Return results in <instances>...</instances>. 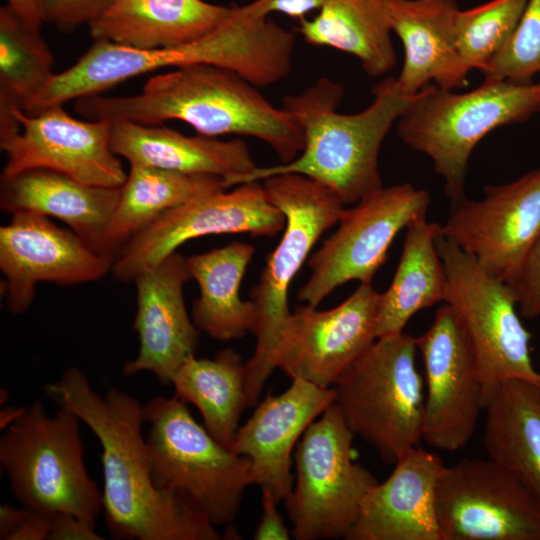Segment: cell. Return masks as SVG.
<instances>
[{"instance_id": "obj_1", "label": "cell", "mask_w": 540, "mask_h": 540, "mask_svg": "<svg viewBox=\"0 0 540 540\" xmlns=\"http://www.w3.org/2000/svg\"><path fill=\"white\" fill-rule=\"evenodd\" d=\"M44 391L75 413L102 447L103 510L110 534L133 540H219L200 511L152 476L143 435V405L113 388L99 394L80 369L70 367Z\"/></svg>"}, {"instance_id": "obj_2", "label": "cell", "mask_w": 540, "mask_h": 540, "mask_svg": "<svg viewBox=\"0 0 540 540\" xmlns=\"http://www.w3.org/2000/svg\"><path fill=\"white\" fill-rule=\"evenodd\" d=\"M295 44V35L269 17L254 15L245 5L231 6L212 31L183 45L142 50L95 41L77 62L54 74L23 110L36 115L151 71L192 64L220 66L258 88L268 87L290 74Z\"/></svg>"}, {"instance_id": "obj_3", "label": "cell", "mask_w": 540, "mask_h": 540, "mask_svg": "<svg viewBox=\"0 0 540 540\" xmlns=\"http://www.w3.org/2000/svg\"><path fill=\"white\" fill-rule=\"evenodd\" d=\"M258 89L232 70L192 64L150 77L138 94L91 95L75 100L74 108L93 121L158 125L179 120L204 136L254 137L268 144L282 163L290 162L304 148L303 133L283 107H275Z\"/></svg>"}, {"instance_id": "obj_4", "label": "cell", "mask_w": 540, "mask_h": 540, "mask_svg": "<svg viewBox=\"0 0 540 540\" xmlns=\"http://www.w3.org/2000/svg\"><path fill=\"white\" fill-rule=\"evenodd\" d=\"M343 94L340 83L321 77L302 92L285 97L282 107L304 136L302 152L290 162L257 166L225 180V188L293 173L324 184L347 205L383 186L378 168L381 146L418 93L405 94L396 77L388 76L372 89L371 104L355 114L337 111Z\"/></svg>"}, {"instance_id": "obj_5", "label": "cell", "mask_w": 540, "mask_h": 540, "mask_svg": "<svg viewBox=\"0 0 540 540\" xmlns=\"http://www.w3.org/2000/svg\"><path fill=\"white\" fill-rule=\"evenodd\" d=\"M540 112V80L484 78L477 88L456 93L430 84L397 121L399 138L426 155L444 181L451 207L465 194L470 156L492 130L521 123Z\"/></svg>"}, {"instance_id": "obj_6", "label": "cell", "mask_w": 540, "mask_h": 540, "mask_svg": "<svg viewBox=\"0 0 540 540\" xmlns=\"http://www.w3.org/2000/svg\"><path fill=\"white\" fill-rule=\"evenodd\" d=\"M269 200L284 214L282 238L251 290L258 313L256 346L245 363L247 406L258 403L291 311L288 289L321 235L338 224L345 204L324 184L300 174H280L261 181Z\"/></svg>"}, {"instance_id": "obj_7", "label": "cell", "mask_w": 540, "mask_h": 540, "mask_svg": "<svg viewBox=\"0 0 540 540\" xmlns=\"http://www.w3.org/2000/svg\"><path fill=\"white\" fill-rule=\"evenodd\" d=\"M80 418L59 407L50 416L39 401L0 438V464L22 507L53 516L72 514L95 523L103 495L84 463Z\"/></svg>"}, {"instance_id": "obj_8", "label": "cell", "mask_w": 540, "mask_h": 540, "mask_svg": "<svg viewBox=\"0 0 540 540\" xmlns=\"http://www.w3.org/2000/svg\"><path fill=\"white\" fill-rule=\"evenodd\" d=\"M417 351L416 338L405 332L377 338L332 385L347 427L387 465L422 442L425 394Z\"/></svg>"}, {"instance_id": "obj_9", "label": "cell", "mask_w": 540, "mask_h": 540, "mask_svg": "<svg viewBox=\"0 0 540 540\" xmlns=\"http://www.w3.org/2000/svg\"><path fill=\"white\" fill-rule=\"evenodd\" d=\"M143 412L156 485L181 496L214 526L231 523L254 484L249 459L221 445L176 396H155Z\"/></svg>"}, {"instance_id": "obj_10", "label": "cell", "mask_w": 540, "mask_h": 540, "mask_svg": "<svg viewBox=\"0 0 540 540\" xmlns=\"http://www.w3.org/2000/svg\"><path fill=\"white\" fill-rule=\"evenodd\" d=\"M436 245L448 277L444 303L451 308L471 347L485 404L508 380H522L540 388V372L530 356L531 334L522 324L512 289L442 234Z\"/></svg>"}, {"instance_id": "obj_11", "label": "cell", "mask_w": 540, "mask_h": 540, "mask_svg": "<svg viewBox=\"0 0 540 540\" xmlns=\"http://www.w3.org/2000/svg\"><path fill=\"white\" fill-rule=\"evenodd\" d=\"M353 438L332 403L297 443L296 483L284 499L295 539H346L362 498L378 482L354 461Z\"/></svg>"}, {"instance_id": "obj_12", "label": "cell", "mask_w": 540, "mask_h": 540, "mask_svg": "<svg viewBox=\"0 0 540 540\" xmlns=\"http://www.w3.org/2000/svg\"><path fill=\"white\" fill-rule=\"evenodd\" d=\"M430 195L410 183L381 186L345 209L336 231L311 255L298 300L317 307L349 281L371 284L396 235L426 216Z\"/></svg>"}, {"instance_id": "obj_13", "label": "cell", "mask_w": 540, "mask_h": 540, "mask_svg": "<svg viewBox=\"0 0 540 540\" xmlns=\"http://www.w3.org/2000/svg\"><path fill=\"white\" fill-rule=\"evenodd\" d=\"M226 190L200 195L168 210L132 237L113 261L115 278L134 281L195 238L235 233L273 237L284 229V214L269 200L261 181Z\"/></svg>"}, {"instance_id": "obj_14", "label": "cell", "mask_w": 540, "mask_h": 540, "mask_svg": "<svg viewBox=\"0 0 540 540\" xmlns=\"http://www.w3.org/2000/svg\"><path fill=\"white\" fill-rule=\"evenodd\" d=\"M435 505L443 540H540V503L490 458L445 465Z\"/></svg>"}, {"instance_id": "obj_15", "label": "cell", "mask_w": 540, "mask_h": 540, "mask_svg": "<svg viewBox=\"0 0 540 540\" xmlns=\"http://www.w3.org/2000/svg\"><path fill=\"white\" fill-rule=\"evenodd\" d=\"M424 365L422 441L446 452L465 447L485 408L483 384L467 338L448 304L416 337Z\"/></svg>"}, {"instance_id": "obj_16", "label": "cell", "mask_w": 540, "mask_h": 540, "mask_svg": "<svg viewBox=\"0 0 540 540\" xmlns=\"http://www.w3.org/2000/svg\"><path fill=\"white\" fill-rule=\"evenodd\" d=\"M441 234L488 274L509 282L540 236V168L484 186L479 200L464 198L451 207Z\"/></svg>"}, {"instance_id": "obj_17", "label": "cell", "mask_w": 540, "mask_h": 540, "mask_svg": "<svg viewBox=\"0 0 540 540\" xmlns=\"http://www.w3.org/2000/svg\"><path fill=\"white\" fill-rule=\"evenodd\" d=\"M16 132L0 135L7 161L1 177L33 168L63 173L84 184L122 187L127 178L110 144V121L78 120L62 105L28 115L13 107Z\"/></svg>"}, {"instance_id": "obj_18", "label": "cell", "mask_w": 540, "mask_h": 540, "mask_svg": "<svg viewBox=\"0 0 540 540\" xmlns=\"http://www.w3.org/2000/svg\"><path fill=\"white\" fill-rule=\"evenodd\" d=\"M381 293L359 287L329 310L311 305L291 312L276 351L275 369L288 376L331 387L340 373L377 338Z\"/></svg>"}, {"instance_id": "obj_19", "label": "cell", "mask_w": 540, "mask_h": 540, "mask_svg": "<svg viewBox=\"0 0 540 540\" xmlns=\"http://www.w3.org/2000/svg\"><path fill=\"white\" fill-rule=\"evenodd\" d=\"M113 260L90 248L73 231L59 228L47 216L16 213L0 228V269L9 311L30 307L38 282L74 285L101 279Z\"/></svg>"}, {"instance_id": "obj_20", "label": "cell", "mask_w": 540, "mask_h": 540, "mask_svg": "<svg viewBox=\"0 0 540 540\" xmlns=\"http://www.w3.org/2000/svg\"><path fill=\"white\" fill-rule=\"evenodd\" d=\"M190 279L186 258L177 252L135 278L137 312L133 330L138 335L139 350L124 364L125 376L146 371L168 386L176 370L195 355L199 329L189 318L183 296Z\"/></svg>"}, {"instance_id": "obj_21", "label": "cell", "mask_w": 540, "mask_h": 540, "mask_svg": "<svg viewBox=\"0 0 540 540\" xmlns=\"http://www.w3.org/2000/svg\"><path fill=\"white\" fill-rule=\"evenodd\" d=\"M334 400L332 387L293 378L288 389L277 396L268 394L239 426L231 450L249 459L254 484L270 489L278 502L293 488L291 456L295 445Z\"/></svg>"}, {"instance_id": "obj_22", "label": "cell", "mask_w": 540, "mask_h": 540, "mask_svg": "<svg viewBox=\"0 0 540 540\" xmlns=\"http://www.w3.org/2000/svg\"><path fill=\"white\" fill-rule=\"evenodd\" d=\"M445 467L442 459L420 446L408 450L383 482L360 502L347 540H443L435 494Z\"/></svg>"}, {"instance_id": "obj_23", "label": "cell", "mask_w": 540, "mask_h": 540, "mask_svg": "<svg viewBox=\"0 0 540 540\" xmlns=\"http://www.w3.org/2000/svg\"><path fill=\"white\" fill-rule=\"evenodd\" d=\"M392 32L402 42L404 61L397 83L407 95L426 86L454 90L467 83L470 70L456 45L455 0H386Z\"/></svg>"}, {"instance_id": "obj_24", "label": "cell", "mask_w": 540, "mask_h": 540, "mask_svg": "<svg viewBox=\"0 0 540 540\" xmlns=\"http://www.w3.org/2000/svg\"><path fill=\"white\" fill-rule=\"evenodd\" d=\"M120 195L121 187L88 185L45 168L24 170L0 180L2 211L55 217L95 252L112 260L106 236Z\"/></svg>"}, {"instance_id": "obj_25", "label": "cell", "mask_w": 540, "mask_h": 540, "mask_svg": "<svg viewBox=\"0 0 540 540\" xmlns=\"http://www.w3.org/2000/svg\"><path fill=\"white\" fill-rule=\"evenodd\" d=\"M110 144L113 152L129 164L210 174L224 181L257 167L242 140L225 141L200 134L187 136L167 127L126 120L110 121Z\"/></svg>"}, {"instance_id": "obj_26", "label": "cell", "mask_w": 540, "mask_h": 540, "mask_svg": "<svg viewBox=\"0 0 540 540\" xmlns=\"http://www.w3.org/2000/svg\"><path fill=\"white\" fill-rule=\"evenodd\" d=\"M230 9L204 0H113L88 28L94 41L142 50L168 48L206 35Z\"/></svg>"}, {"instance_id": "obj_27", "label": "cell", "mask_w": 540, "mask_h": 540, "mask_svg": "<svg viewBox=\"0 0 540 540\" xmlns=\"http://www.w3.org/2000/svg\"><path fill=\"white\" fill-rule=\"evenodd\" d=\"M255 248L235 241L186 258L191 279L200 295L194 301L192 320L199 331L219 341L253 333L258 313L255 303L240 298V285Z\"/></svg>"}, {"instance_id": "obj_28", "label": "cell", "mask_w": 540, "mask_h": 540, "mask_svg": "<svg viewBox=\"0 0 540 540\" xmlns=\"http://www.w3.org/2000/svg\"><path fill=\"white\" fill-rule=\"evenodd\" d=\"M484 410L488 458L513 474L540 503V388L522 380L502 382Z\"/></svg>"}, {"instance_id": "obj_29", "label": "cell", "mask_w": 540, "mask_h": 540, "mask_svg": "<svg viewBox=\"0 0 540 540\" xmlns=\"http://www.w3.org/2000/svg\"><path fill=\"white\" fill-rule=\"evenodd\" d=\"M441 224L426 216L407 228L401 257L388 289L381 293L376 338L398 334L414 314L445 302L448 277L436 241Z\"/></svg>"}, {"instance_id": "obj_30", "label": "cell", "mask_w": 540, "mask_h": 540, "mask_svg": "<svg viewBox=\"0 0 540 540\" xmlns=\"http://www.w3.org/2000/svg\"><path fill=\"white\" fill-rule=\"evenodd\" d=\"M298 30L308 44L356 57L369 77L396 65L386 0H326L315 17L299 20Z\"/></svg>"}, {"instance_id": "obj_31", "label": "cell", "mask_w": 540, "mask_h": 540, "mask_svg": "<svg viewBox=\"0 0 540 540\" xmlns=\"http://www.w3.org/2000/svg\"><path fill=\"white\" fill-rule=\"evenodd\" d=\"M224 189V179L219 176L131 163L107 231L109 255L114 260L125 243L166 211Z\"/></svg>"}, {"instance_id": "obj_32", "label": "cell", "mask_w": 540, "mask_h": 540, "mask_svg": "<svg viewBox=\"0 0 540 540\" xmlns=\"http://www.w3.org/2000/svg\"><path fill=\"white\" fill-rule=\"evenodd\" d=\"M175 395L195 405L204 427L224 447L231 449L239 421L247 406L245 364L231 348L214 358H188L171 379Z\"/></svg>"}, {"instance_id": "obj_33", "label": "cell", "mask_w": 540, "mask_h": 540, "mask_svg": "<svg viewBox=\"0 0 540 540\" xmlns=\"http://www.w3.org/2000/svg\"><path fill=\"white\" fill-rule=\"evenodd\" d=\"M54 57L40 29L9 6L0 8V106L26 103L51 80Z\"/></svg>"}, {"instance_id": "obj_34", "label": "cell", "mask_w": 540, "mask_h": 540, "mask_svg": "<svg viewBox=\"0 0 540 540\" xmlns=\"http://www.w3.org/2000/svg\"><path fill=\"white\" fill-rule=\"evenodd\" d=\"M528 0H490L460 10L456 21L459 55L471 71L480 72L513 35Z\"/></svg>"}, {"instance_id": "obj_35", "label": "cell", "mask_w": 540, "mask_h": 540, "mask_svg": "<svg viewBox=\"0 0 540 540\" xmlns=\"http://www.w3.org/2000/svg\"><path fill=\"white\" fill-rule=\"evenodd\" d=\"M481 73L515 82H529L540 74V0H528L510 40Z\"/></svg>"}, {"instance_id": "obj_36", "label": "cell", "mask_w": 540, "mask_h": 540, "mask_svg": "<svg viewBox=\"0 0 540 540\" xmlns=\"http://www.w3.org/2000/svg\"><path fill=\"white\" fill-rule=\"evenodd\" d=\"M43 23L71 33L98 18L113 0H33Z\"/></svg>"}, {"instance_id": "obj_37", "label": "cell", "mask_w": 540, "mask_h": 540, "mask_svg": "<svg viewBox=\"0 0 540 540\" xmlns=\"http://www.w3.org/2000/svg\"><path fill=\"white\" fill-rule=\"evenodd\" d=\"M507 284L514 293L522 318L532 320L540 316V236Z\"/></svg>"}, {"instance_id": "obj_38", "label": "cell", "mask_w": 540, "mask_h": 540, "mask_svg": "<svg viewBox=\"0 0 540 540\" xmlns=\"http://www.w3.org/2000/svg\"><path fill=\"white\" fill-rule=\"evenodd\" d=\"M326 0H253L245 5L254 15L269 17L281 13L299 20L314 10H319Z\"/></svg>"}, {"instance_id": "obj_39", "label": "cell", "mask_w": 540, "mask_h": 540, "mask_svg": "<svg viewBox=\"0 0 540 540\" xmlns=\"http://www.w3.org/2000/svg\"><path fill=\"white\" fill-rule=\"evenodd\" d=\"M49 540H102L95 530V523L72 514L58 513L51 516Z\"/></svg>"}, {"instance_id": "obj_40", "label": "cell", "mask_w": 540, "mask_h": 540, "mask_svg": "<svg viewBox=\"0 0 540 540\" xmlns=\"http://www.w3.org/2000/svg\"><path fill=\"white\" fill-rule=\"evenodd\" d=\"M262 491V516L254 533L256 540H288L290 534L283 519L276 508L278 502L272 491L261 488Z\"/></svg>"}, {"instance_id": "obj_41", "label": "cell", "mask_w": 540, "mask_h": 540, "mask_svg": "<svg viewBox=\"0 0 540 540\" xmlns=\"http://www.w3.org/2000/svg\"><path fill=\"white\" fill-rule=\"evenodd\" d=\"M51 531V517L27 509L7 540H44Z\"/></svg>"}, {"instance_id": "obj_42", "label": "cell", "mask_w": 540, "mask_h": 540, "mask_svg": "<svg viewBox=\"0 0 540 540\" xmlns=\"http://www.w3.org/2000/svg\"><path fill=\"white\" fill-rule=\"evenodd\" d=\"M6 3L29 25L37 29L41 28L43 22L33 0H6Z\"/></svg>"}, {"instance_id": "obj_43", "label": "cell", "mask_w": 540, "mask_h": 540, "mask_svg": "<svg viewBox=\"0 0 540 540\" xmlns=\"http://www.w3.org/2000/svg\"><path fill=\"white\" fill-rule=\"evenodd\" d=\"M27 509L22 507L15 508L4 504L0 507V539L7 540L11 531L15 528L18 522L23 518Z\"/></svg>"}, {"instance_id": "obj_44", "label": "cell", "mask_w": 540, "mask_h": 540, "mask_svg": "<svg viewBox=\"0 0 540 540\" xmlns=\"http://www.w3.org/2000/svg\"><path fill=\"white\" fill-rule=\"evenodd\" d=\"M25 407L7 406L0 411V429L3 431L14 423L24 412Z\"/></svg>"}]
</instances>
